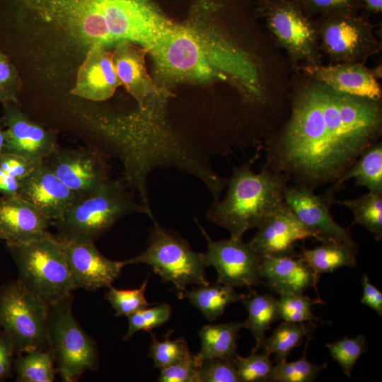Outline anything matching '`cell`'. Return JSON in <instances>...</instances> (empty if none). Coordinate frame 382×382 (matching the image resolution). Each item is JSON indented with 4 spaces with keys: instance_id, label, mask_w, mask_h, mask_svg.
Here are the masks:
<instances>
[{
    "instance_id": "6da1fadb",
    "label": "cell",
    "mask_w": 382,
    "mask_h": 382,
    "mask_svg": "<svg viewBox=\"0 0 382 382\" xmlns=\"http://www.w3.org/2000/svg\"><path fill=\"white\" fill-rule=\"evenodd\" d=\"M379 101L336 92L318 82L295 96L282 129L266 142V163L294 185L333 183L381 134Z\"/></svg>"
},
{
    "instance_id": "7a4b0ae2",
    "label": "cell",
    "mask_w": 382,
    "mask_h": 382,
    "mask_svg": "<svg viewBox=\"0 0 382 382\" xmlns=\"http://www.w3.org/2000/svg\"><path fill=\"white\" fill-rule=\"evenodd\" d=\"M288 183L283 174L264 165L255 173L251 163L245 162L233 168L226 196L213 202L207 217L227 229L231 237L242 238L248 229L259 228L285 203L284 190Z\"/></svg>"
},
{
    "instance_id": "3957f363",
    "label": "cell",
    "mask_w": 382,
    "mask_h": 382,
    "mask_svg": "<svg viewBox=\"0 0 382 382\" xmlns=\"http://www.w3.org/2000/svg\"><path fill=\"white\" fill-rule=\"evenodd\" d=\"M144 213L153 221L152 212L139 204L120 180L109 179L101 187L81 197L54 224L57 237L65 242L93 243L121 218Z\"/></svg>"
},
{
    "instance_id": "277c9868",
    "label": "cell",
    "mask_w": 382,
    "mask_h": 382,
    "mask_svg": "<svg viewBox=\"0 0 382 382\" xmlns=\"http://www.w3.org/2000/svg\"><path fill=\"white\" fill-rule=\"evenodd\" d=\"M16 265L18 280L48 306L76 289L62 241L47 231L25 243L6 245Z\"/></svg>"
},
{
    "instance_id": "5b68a950",
    "label": "cell",
    "mask_w": 382,
    "mask_h": 382,
    "mask_svg": "<svg viewBox=\"0 0 382 382\" xmlns=\"http://www.w3.org/2000/svg\"><path fill=\"white\" fill-rule=\"evenodd\" d=\"M124 262L125 265L144 263L151 266L164 282L173 284L180 299H184L188 285L209 284L203 253L194 251L186 240L155 220L145 250Z\"/></svg>"
},
{
    "instance_id": "8992f818",
    "label": "cell",
    "mask_w": 382,
    "mask_h": 382,
    "mask_svg": "<svg viewBox=\"0 0 382 382\" xmlns=\"http://www.w3.org/2000/svg\"><path fill=\"white\" fill-rule=\"evenodd\" d=\"M71 295L48 306V348L63 381H77L88 370L98 368V354L93 340L81 328L72 313Z\"/></svg>"
},
{
    "instance_id": "52a82bcc",
    "label": "cell",
    "mask_w": 382,
    "mask_h": 382,
    "mask_svg": "<svg viewBox=\"0 0 382 382\" xmlns=\"http://www.w3.org/2000/svg\"><path fill=\"white\" fill-rule=\"evenodd\" d=\"M48 306L18 279L0 286V328L18 355L48 348Z\"/></svg>"
},
{
    "instance_id": "ba28073f",
    "label": "cell",
    "mask_w": 382,
    "mask_h": 382,
    "mask_svg": "<svg viewBox=\"0 0 382 382\" xmlns=\"http://www.w3.org/2000/svg\"><path fill=\"white\" fill-rule=\"evenodd\" d=\"M158 70L173 80H202L213 68L202 42L194 31L171 22L146 49Z\"/></svg>"
},
{
    "instance_id": "9c48e42d",
    "label": "cell",
    "mask_w": 382,
    "mask_h": 382,
    "mask_svg": "<svg viewBox=\"0 0 382 382\" xmlns=\"http://www.w3.org/2000/svg\"><path fill=\"white\" fill-rule=\"evenodd\" d=\"M201 232L207 240V249L203 253L209 266L217 272L219 284L233 287L250 289L262 282L261 257L242 238L213 241L197 221Z\"/></svg>"
},
{
    "instance_id": "30bf717a",
    "label": "cell",
    "mask_w": 382,
    "mask_h": 382,
    "mask_svg": "<svg viewBox=\"0 0 382 382\" xmlns=\"http://www.w3.org/2000/svg\"><path fill=\"white\" fill-rule=\"evenodd\" d=\"M43 161L59 180L81 197L94 192L110 179L105 160L96 151L58 148Z\"/></svg>"
},
{
    "instance_id": "8fae6325",
    "label": "cell",
    "mask_w": 382,
    "mask_h": 382,
    "mask_svg": "<svg viewBox=\"0 0 382 382\" xmlns=\"http://www.w3.org/2000/svg\"><path fill=\"white\" fill-rule=\"evenodd\" d=\"M320 34L325 51L342 62H357L374 47L368 23L354 13L324 16Z\"/></svg>"
},
{
    "instance_id": "7c38bea8",
    "label": "cell",
    "mask_w": 382,
    "mask_h": 382,
    "mask_svg": "<svg viewBox=\"0 0 382 382\" xmlns=\"http://www.w3.org/2000/svg\"><path fill=\"white\" fill-rule=\"evenodd\" d=\"M3 152L16 154L42 162L59 148L54 132L30 120L15 103L3 104Z\"/></svg>"
},
{
    "instance_id": "4fadbf2b",
    "label": "cell",
    "mask_w": 382,
    "mask_h": 382,
    "mask_svg": "<svg viewBox=\"0 0 382 382\" xmlns=\"http://www.w3.org/2000/svg\"><path fill=\"white\" fill-rule=\"evenodd\" d=\"M313 190L308 186L288 184L284 190V202L303 225L318 236L321 243L335 240L357 243L349 229L333 219L329 202Z\"/></svg>"
},
{
    "instance_id": "5bb4252c",
    "label": "cell",
    "mask_w": 382,
    "mask_h": 382,
    "mask_svg": "<svg viewBox=\"0 0 382 382\" xmlns=\"http://www.w3.org/2000/svg\"><path fill=\"white\" fill-rule=\"evenodd\" d=\"M20 182L19 196L51 222L63 217L81 198L59 180L44 161Z\"/></svg>"
},
{
    "instance_id": "9a60e30c",
    "label": "cell",
    "mask_w": 382,
    "mask_h": 382,
    "mask_svg": "<svg viewBox=\"0 0 382 382\" xmlns=\"http://www.w3.org/2000/svg\"><path fill=\"white\" fill-rule=\"evenodd\" d=\"M267 19L272 33L294 56L311 57L315 50L316 34L299 6L289 0H270Z\"/></svg>"
},
{
    "instance_id": "2e32d148",
    "label": "cell",
    "mask_w": 382,
    "mask_h": 382,
    "mask_svg": "<svg viewBox=\"0 0 382 382\" xmlns=\"http://www.w3.org/2000/svg\"><path fill=\"white\" fill-rule=\"evenodd\" d=\"M308 238L320 241L284 203L264 221L248 243L260 257L295 255L294 244Z\"/></svg>"
},
{
    "instance_id": "e0dca14e",
    "label": "cell",
    "mask_w": 382,
    "mask_h": 382,
    "mask_svg": "<svg viewBox=\"0 0 382 382\" xmlns=\"http://www.w3.org/2000/svg\"><path fill=\"white\" fill-rule=\"evenodd\" d=\"M61 241L76 289L109 287L125 266L103 256L93 243Z\"/></svg>"
},
{
    "instance_id": "ac0fdd59",
    "label": "cell",
    "mask_w": 382,
    "mask_h": 382,
    "mask_svg": "<svg viewBox=\"0 0 382 382\" xmlns=\"http://www.w3.org/2000/svg\"><path fill=\"white\" fill-rule=\"evenodd\" d=\"M120 85L112 52L96 45L87 52L79 66L71 94L91 101H103L111 98Z\"/></svg>"
},
{
    "instance_id": "d6986e66",
    "label": "cell",
    "mask_w": 382,
    "mask_h": 382,
    "mask_svg": "<svg viewBox=\"0 0 382 382\" xmlns=\"http://www.w3.org/2000/svg\"><path fill=\"white\" fill-rule=\"evenodd\" d=\"M260 257L262 282L279 295L304 294L311 287L317 291L319 278L298 253Z\"/></svg>"
},
{
    "instance_id": "ffe728a7",
    "label": "cell",
    "mask_w": 382,
    "mask_h": 382,
    "mask_svg": "<svg viewBox=\"0 0 382 382\" xmlns=\"http://www.w3.org/2000/svg\"><path fill=\"white\" fill-rule=\"evenodd\" d=\"M51 221L20 196L0 197V238L6 245L42 236Z\"/></svg>"
},
{
    "instance_id": "44dd1931",
    "label": "cell",
    "mask_w": 382,
    "mask_h": 382,
    "mask_svg": "<svg viewBox=\"0 0 382 382\" xmlns=\"http://www.w3.org/2000/svg\"><path fill=\"white\" fill-rule=\"evenodd\" d=\"M306 70L318 82L336 92L376 101L381 97V89L375 76L361 64L311 65Z\"/></svg>"
},
{
    "instance_id": "7402d4cb",
    "label": "cell",
    "mask_w": 382,
    "mask_h": 382,
    "mask_svg": "<svg viewBox=\"0 0 382 382\" xmlns=\"http://www.w3.org/2000/svg\"><path fill=\"white\" fill-rule=\"evenodd\" d=\"M148 50L134 43L122 40L112 52L116 74L121 84L141 107L153 91V83L145 65Z\"/></svg>"
},
{
    "instance_id": "603a6c76",
    "label": "cell",
    "mask_w": 382,
    "mask_h": 382,
    "mask_svg": "<svg viewBox=\"0 0 382 382\" xmlns=\"http://www.w3.org/2000/svg\"><path fill=\"white\" fill-rule=\"evenodd\" d=\"M356 185L365 187L370 192L382 193V143L377 141L366 149L345 173L322 195L331 204L335 194L349 179Z\"/></svg>"
},
{
    "instance_id": "cb8c5ba5",
    "label": "cell",
    "mask_w": 382,
    "mask_h": 382,
    "mask_svg": "<svg viewBox=\"0 0 382 382\" xmlns=\"http://www.w3.org/2000/svg\"><path fill=\"white\" fill-rule=\"evenodd\" d=\"M357 253V243L332 240L311 249L303 248L299 256L319 278L343 267H355Z\"/></svg>"
},
{
    "instance_id": "d4e9b609",
    "label": "cell",
    "mask_w": 382,
    "mask_h": 382,
    "mask_svg": "<svg viewBox=\"0 0 382 382\" xmlns=\"http://www.w3.org/2000/svg\"><path fill=\"white\" fill-rule=\"evenodd\" d=\"M242 328H245L244 322L203 326L199 332L201 349L195 355L198 361L209 358L232 359L237 354L238 332Z\"/></svg>"
},
{
    "instance_id": "484cf974",
    "label": "cell",
    "mask_w": 382,
    "mask_h": 382,
    "mask_svg": "<svg viewBox=\"0 0 382 382\" xmlns=\"http://www.w3.org/2000/svg\"><path fill=\"white\" fill-rule=\"evenodd\" d=\"M248 312L245 328L252 333L255 345L252 352H258L267 330L279 320L277 299L270 294H260L251 290L241 299Z\"/></svg>"
},
{
    "instance_id": "4316f807",
    "label": "cell",
    "mask_w": 382,
    "mask_h": 382,
    "mask_svg": "<svg viewBox=\"0 0 382 382\" xmlns=\"http://www.w3.org/2000/svg\"><path fill=\"white\" fill-rule=\"evenodd\" d=\"M245 294L237 293L234 287L216 282L214 284L198 285L186 289L184 298L197 308L209 322L220 317L231 304L241 301Z\"/></svg>"
},
{
    "instance_id": "83f0119b",
    "label": "cell",
    "mask_w": 382,
    "mask_h": 382,
    "mask_svg": "<svg viewBox=\"0 0 382 382\" xmlns=\"http://www.w3.org/2000/svg\"><path fill=\"white\" fill-rule=\"evenodd\" d=\"M50 349H35L18 355L14 361L16 381L52 382L57 374Z\"/></svg>"
},
{
    "instance_id": "f1b7e54d",
    "label": "cell",
    "mask_w": 382,
    "mask_h": 382,
    "mask_svg": "<svg viewBox=\"0 0 382 382\" xmlns=\"http://www.w3.org/2000/svg\"><path fill=\"white\" fill-rule=\"evenodd\" d=\"M346 207L354 216L353 224H358L369 231L377 241L382 238V193L369 192L360 197L335 202Z\"/></svg>"
},
{
    "instance_id": "f546056e",
    "label": "cell",
    "mask_w": 382,
    "mask_h": 382,
    "mask_svg": "<svg viewBox=\"0 0 382 382\" xmlns=\"http://www.w3.org/2000/svg\"><path fill=\"white\" fill-rule=\"evenodd\" d=\"M310 326L305 323L283 321L268 337H264L260 349L270 355L274 354L277 361L286 360L291 351L299 346L309 335Z\"/></svg>"
},
{
    "instance_id": "4dcf8cb0",
    "label": "cell",
    "mask_w": 382,
    "mask_h": 382,
    "mask_svg": "<svg viewBox=\"0 0 382 382\" xmlns=\"http://www.w3.org/2000/svg\"><path fill=\"white\" fill-rule=\"evenodd\" d=\"M311 337L307 338L302 357L296 361H277L274 366L270 382H313L318 374L327 368V362L317 365L309 361L306 357V349Z\"/></svg>"
},
{
    "instance_id": "1f68e13d",
    "label": "cell",
    "mask_w": 382,
    "mask_h": 382,
    "mask_svg": "<svg viewBox=\"0 0 382 382\" xmlns=\"http://www.w3.org/2000/svg\"><path fill=\"white\" fill-rule=\"evenodd\" d=\"M279 319L283 321L296 323L313 324L321 319L315 316L312 311V306L315 304H323L320 299H312L304 294L279 295L277 299Z\"/></svg>"
},
{
    "instance_id": "d6a6232c",
    "label": "cell",
    "mask_w": 382,
    "mask_h": 382,
    "mask_svg": "<svg viewBox=\"0 0 382 382\" xmlns=\"http://www.w3.org/2000/svg\"><path fill=\"white\" fill-rule=\"evenodd\" d=\"M332 359L341 367L344 374L352 376V371L361 356L367 351L366 339L363 335L354 337H344L337 341L327 343Z\"/></svg>"
},
{
    "instance_id": "836d02e7",
    "label": "cell",
    "mask_w": 382,
    "mask_h": 382,
    "mask_svg": "<svg viewBox=\"0 0 382 382\" xmlns=\"http://www.w3.org/2000/svg\"><path fill=\"white\" fill-rule=\"evenodd\" d=\"M270 355L265 352H252L247 357L238 354L232 359L240 382H270L274 364Z\"/></svg>"
},
{
    "instance_id": "e575fe53",
    "label": "cell",
    "mask_w": 382,
    "mask_h": 382,
    "mask_svg": "<svg viewBox=\"0 0 382 382\" xmlns=\"http://www.w3.org/2000/svg\"><path fill=\"white\" fill-rule=\"evenodd\" d=\"M150 333L149 356L153 359L154 367L162 369L192 354L184 338L170 340L167 337L159 341L153 332L150 331Z\"/></svg>"
},
{
    "instance_id": "d590c367",
    "label": "cell",
    "mask_w": 382,
    "mask_h": 382,
    "mask_svg": "<svg viewBox=\"0 0 382 382\" xmlns=\"http://www.w3.org/2000/svg\"><path fill=\"white\" fill-rule=\"evenodd\" d=\"M148 278L141 286L134 289H117L112 286L106 294V299L115 311V316H128L129 315L149 306L145 297Z\"/></svg>"
},
{
    "instance_id": "8d00e7d4",
    "label": "cell",
    "mask_w": 382,
    "mask_h": 382,
    "mask_svg": "<svg viewBox=\"0 0 382 382\" xmlns=\"http://www.w3.org/2000/svg\"><path fill=\"white\" fill-rule=\"evenodd\" d=\"M168 304L161 303L151 308H144L127 316L128 329L123 340H127L139 330L150 332L153 328L166 323L171 316Z\"/></svg>"
},
{
    "instance_id": "74e56055",
    "label": "cell",
    "mask_w": 382,
    "mask_h": 382,
    "mask_svg": "<svg viewBox=\"0 0 382 382\" xmlns=\"http://www.w3.org/2000/svg\"><path fill=\"white\" fill-rule=\"evenodd\" d=\"M23 83L9 57L0 50V103L18 104Z\"/></svg>"
},
{
    "instance_id": "f35d334b",
    "label": "cell",
    "mask_w": 382,
    "mask_h": 382,
    "mask_svg": "<svg viewBox=\"0 0 382 382\" xmlns=\"http://www.w3.org/2000/svg\"><path fill=\"white\" fill-rule=\"evenodd\" d=\"M199 382H240L232 359L209 358L201 361Z\"/></svg>"
},
{
    "instance_id": "ab89813d",
    "label": "cell",
    "mask_w": 382,
    "mask_h": 382,
    "mask_svg": "<svg viewBox=\"0 0 382 382\" xmlns=\"http://www.w3.org/2000/svg\"><path fill=\"white\" fill-rule=\"evenodd\" d=\"M199 362L195 355L191 354L161 370L159 382H199Z\"/></svg>"
},
{
    "instance_id": "60d3db41",
    "label": "cell",
    "mask_w": 382,
    "mask_h": 382,
    "mask_svg": "<svg viewBox=\"0 0 382 382\" xmlns=\"http://www.w3.org/2000/svg\"><path fill=\"white\" fill-rule=\"evenodd\" d=\"M361 0H296L300 8L323 16L354 13Z\"/></svg>"
},
{
    "instance_id": "b9f144b4",
    "label": "cell",
    "mask_w": 382,
    "mask_h": 382,
    "mask_svg": "<svg viewBox=\"0 0 382 382\" xmlns=\"http://www.w3.org/2000/svg\"><path fill=\"white\" fill-rule=\"evenodd\" d=\"M40 163L9 152H2L0 155V168L20 181L28 177Z\"/></svg>"
},
{
    "instance_id": "7bdbcfd3",
    "label": "cell",
    "mask_w": 382,
    "mask_h": 382,
    "mask_svg": "<svg viewBox=\"0 0 382 382\" xmlns=\"http://www.w3.org/2000/svg\"><path fill=\"white\" fill-rule=\"evenodd\" d=\"M14 353L11 339L3 330L0 329V381L11 376Z\"/></svg>"
},
{
    "instance_id": "ee69618b",
    "label": "cell",
    "mask_w": 382,
    "mask_h": 382,
    "mask_svg": "<svg viewBox=\"0 0 382 382\" xmlns=\"http://www.w3.org/2000/svg\"><path fill=\"white\" fill-rule=\"evenodd\" d=\"M363 288L361 303L374 310L378 316H382V293L373 285L368 276L364 274L361 277Z\"/></svg>"
},
{
    "instance_id": "f6af8a7d",
    "label": "cell",
    "mask_w": 382,
    "mask_h": 382,
    "mask_svg": "<svg viewBox=\"0 0 382 382\" xmlns=\"http://www.w3.org/2000/svg\"><path fill=\"white\" fill-rule=\"evenodd\" d=\"M20 180L13 178L0 168V193L4 196H19Z\"/></svg>"
},
{
    "instance_id": "bcb514c9",
    "label": "cell",
    "mask_w": 382,
    "mask_h": 382,
    "mask_svg": "<svg viewBox=\"0 0 382 382\" xmlns=\"http://www.w3.org/2000/svg\"><path fill=\"white\" fill-rule=\"evenodd\" d=\"M367 8L374 12H380L382 8V0H363Z\"/></svg>"
},
{
    "instance_id": "7dc6e473",
    "label": "cell",
    "mask_w": 382,
    "mask_h": 382,
    "mask_svg": "<svg viewBox=\"0 0 382 382\" xmlns=\"http://www.w3.org/2000/svg\"><path fill=\"white\" fill-rule=\"evenodd\" d=\"M4 144V129L2 127V122L0 120V155L3 152Z\"/></svg>"
}]
</instances>
